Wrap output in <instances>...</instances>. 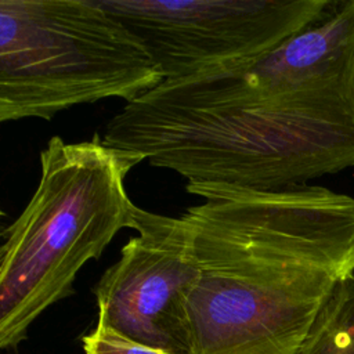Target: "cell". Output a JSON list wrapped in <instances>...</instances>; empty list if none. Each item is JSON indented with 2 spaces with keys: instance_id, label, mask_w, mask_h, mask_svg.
I'll return each instance as SVG.
<instances>
[{
  "instance_id": "1",
  "label": "cell",
  "mask_w": 354,
  "mask_h": 354,
  "mask_svg": "<svg viewBox=\"0 0 354 354\" xmlns=\"http://www.w3.org/2000/svg\"><path fill=\"white\" fill-rule=\"evenodd\" d=\"M101 140L187 184L283 189L354 166V1L235 69L163 82Z\"/></svg>"
},
{
  "instance_id": "2",
  "label": "cell",
  "mask_w": 354,
  "mask_h": 354,
  "mask_svg": "<svg viewBox=\"0 0 354 354\" xmlns=\"http://www.w3.org/2000/svg\"><path fill=\"white\" fill-rule=\"evenodd\" d=\"M181 214L198 279L191 354H295L354 275V198L318 185L187 184Z\"/></svg>"
},
{
  "instance_id": "3",
  "label": "cell",
  "mask_w": 354,
  "mask_h": 354,
  "mask_svg": "<svg viewBox=\"0 0 354 354\" xmlns=\"http://www.w3.org/2000/svg\"><path fill=\"white\" fill-rule=\"evenodd\" d=\"M144 156L54 136L40 151L37 187L3 231L0 249V347L11 348L50 306L69 297L83 266L101 257L123 228L134 230L137 205L129 171Z\"/></svg>"
},
{
  "instance_id": "4",
  "label": "cell",
  "mask_w": 354,
  "mask_h": 354,
  "mask_svg": "<svg viewBox=\"0 0 354 354\" xmlns=\"http://www.w3.org/2000/svg\"><path fill=\"white\" fill-rule=\"evenodd\" d=\"M166 80L100 0H0V120H51L82 104H126Z\"/></svg>"
},
{
  "instance_id": "5",
  "label": "cell",
  "mask_w": 354,
  "mask_h": 354,
  "mask_svg": "<svg viewBox=\"0 0 354 354\" xmlns=\"http://www.w3.org/2000/svg\"><path fill=\"white\" fill-rule=\"evenodd\" d=\"M178 82L235 69L325 18L328 0H100Z\"/></svg>"
},
{
  "instance_id": "6",
  "label": "cell",
  "mask_w": 354,
  "mask_h": 354,
  "mask_svg": "<svg viewBox=\"0 0 354 354\" xmlns=\"http://www.w3.org/2000/svg\"><path fill=\"white\" fill-rule=\"evenodd\" d=\"M134 231L93 289L97 324L170 354H191L188 299L198 267L187 227L181 216L138 206Z\"/></svg>"
},
{
  "instance_id": "7",
  "label": "cell",
  "mask_w": 354,
  "mask_h": 354,
  "mask_svg": "<svg viewBox=\"0 0 354 354\" xmlns=\"http://www.w3.org/2000/svg\"><path fill=\"white\" fill-rule=\"evenodd\" d=\"M295 354H354V275L335 286Z\"/></svg>"
},
{
  "instance_id": "8",
  "label": "cell",
  "mask_w": 354,
  "mask_h": 354,
  "mask_svg": "<svg viewBox=\"0 0 354 354\" xmlns=\"http://www.w3.org/2000/svg\"><path fill=\"white\" fill-rule=\"evenodd\" d=\"M82 340L86 354H170L98 324Z\"/></svg>"
}]
</instances>
